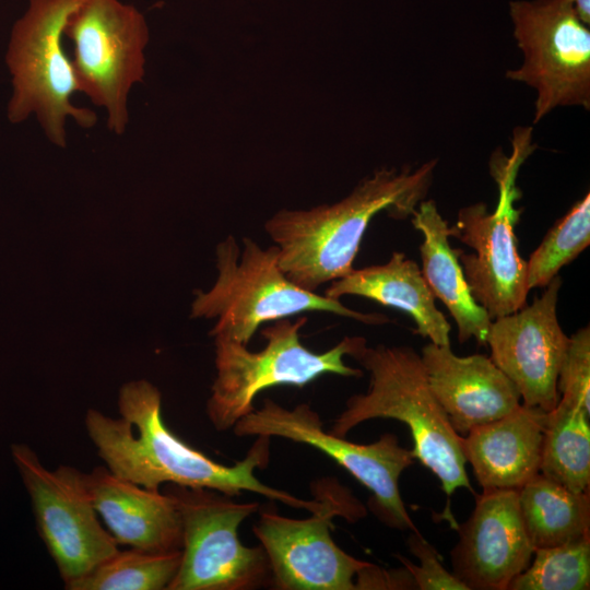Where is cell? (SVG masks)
Listing matches in <instances>:
<instances>
[{"mask_svg": "<svg viewBox=\"0 0 590 590\" xmlns=\"http://www.w3.org/2000/svg\"><path fill=\"white\" fill-rule=\"evenodd\" d=\"M518 504L534 550L590 534L589 492H571L538 473L518 489Z\"/></svg>", "mask_w": 590, "mask_h": 590, "instance_id": "21", "label": "cell"}, {"mask_svg": "<svg viewBox=\"0 0 590 590\" xmlns=\"http://www.w3.org/2000/svg\"><path fill=\"white\" fill-rule=\"evenodd\" d=\"M119 417L87 410L84 425L98 457L116 476L151 491L170 484L206 488L227 496L248 491L292 508L317 511L322 499H302L262 483L256 469L269 463L270 437L258 436L246 457L225 465L186 444L165 424L162 394L150 381L125 384L118 393Z\"/></svg>", "mask_w": 590, "mask_h": 590, "instance_id": "1", "label": "cell"}, {"mask_svg": "<svg viewBox=\"0 0 590 590\" xmlns=\"http://www.w3.org/2000/svg\"><path fill=\"white\" fill-rule=\"evenodd\" d=\"M534 150L532 130L517 127L512 134V152L508 157L499 149L491 160L499 200L494 211L483 202L460 209L457 222L450 226L456 237L473 252L459 249L458 259L473 298L493 320L521 309L529 293L527 261L518 251L514 223L517 199L516 176L521 164Z\"/></svg>", "mask_w": 590, "mask_h": 590, "instance_id": "7", "label": "cell"}, {"mask_svg": "<svg viewBox=\"0 0 590 590\" xmlns=\"http://www.w3.org/2000/svg\"><path fill=\"white\" fill-rule=\"evenodd\" d=\"M233 433L237 437H281L320 450L373 493L369 508L385 524L418 531L398 485L401 473L415 458L412 450L400 446L396 435L388 433L373 444H355L327 432L309 404L287 409L268 398L260 409L255 408L241 417L233 426Z\"/></svg>", "mask_w": 590, "mask_h": 590, "instance_id": "12", "label": "cell"}, {"mask_svg": "<svg viewBox=\"0 0 590 590\" xmlns=\"http://www.w3.org/2000/svg\"><path fill=\"white\" fill-rule=\"evenodd\" d=\"M11 456L30 496L38 535L64 586L119 550L93 506L84 472L64 464L48 470L25 444H12Z\"/></svg>", "mask_w": 590, "mask_h": 590, "instance_id": "13", "label": "cell"}, {"mask_svg": "<svg viewBox=\"0 0 590 590\" xmlns=\"http://www.w3.org/2000/svg\"><path fill=\"white\" fill-rule=\"evenodd\" d=\"M181 551L152 553L117 551L68 590H167L180 564Z\"/></svg>", "mask_w": 590, "mask_h": 590, "instance_id": "23", "label": "cell"}, {"mask_svg": "<svg viewBox=\"0 0 590 590\" xmlns=\"http://www.w3.org/2000/svg\"><path fill=\"white\" fill-rule=\"evenodd\" d=\"M540 473L571 492H589L590 412L558 400L548 412Z\"/></svg>", "mask_w": 590, "mask_h": 590, "instance_id": "22", "label": "cell"}, {"mask_svg": "<svg viewBox=\"0 0 590 590\" xmlns=\"http://www.w3.org/2000/svg\"><path fill=\"white\" fill-rule=\"evenodd\" d=\"M321 507L305 519L263 510L253 533L270 565V582L280 590H355L354 578L371 563L340 548L331 536L332 519L364 518L366 507L335 479L314 482Z\"/></svg>", "mask_w": 590, "mask_h": 590, "instance_id": "9", "label": "cell"}, {"mask_svg": "<svg viewBox=\"0 0 590 590\" xmlns=\"http://www.w3.org/2000/svg\"><path fill=\"white\" fill-rule=\"evenodd\" d=\"M457 529L452 574L469 590H507L532 560L535 550L520 515L518 491H483Z\"/></svg>", "mask_w": 590, "mask_h": 590, "instance_id": "15", "label": "cell"}, {"mask_svg": "<svg viewBox=\"0 0 590 590\" xmlns=\"http://www.w3.org/2000/svg\"><path fill=\"white\" fill-rule=\"evenodd\" d=\"M579 19L590 25V0H570Z\"/></svg>", "mask_w": 590, "mask_h": 590, "instance_id": "28", "label": "cell"}, {"mask_svg": "<svg viewBox=\"0 0 590 590\" xmlns=\"http://www.w3.org/2000/svg\"><path fill=\"white\" fill-rule=\"evenodd\" d=\"M533 562L507 590H588L590 588V534L534 551Z\"/></svg>", "mask_w": 590, "mask_h": 590, "instance_id": "25", "label": "cell"}, {"mask_svg": "<svg viewBox=\"0 0 590 590\" xmlns=\"http://www.w3.org/2000/svg\"><path fill=\"white\" fill-rule=\"evenodd\" d=\"M307 320L302 316L273 321L261 331L266 345L258 352L225 335H213L215 378L206 401V415L216 430L233 428L252 412L255 398L267 388H302L327 374L363 376L361 369L347 366L343 357H352L367 344L366 339L345 337L328 351L315 353L300 342L299 332Z\"/></svg>", "mask_w": 590, "mask_h": 590, "instance_id": "5", "label": "cell"}, {"mask_svg": "<svg viewBox=\"0 0 590 590\" xmlns=\"http://www.w3.org/2000/svg\"><path fill=\"white\" fill-rule=\"evenodd\" d=\"M352 357L369 373V386L365 393L346 400L329 432L345 437L369 420L400 421L413 438V457L438 477L448 497L460 487L475 494L465 470L461 436L433 394L421 355L405 345L365 344Z\"/></svg>", "mask_w": 590, "mask_h": 590, "instance_id": "3", "label": "cell"}, {"mask_svg": "<svg viewBox=\"0 0 590 590\" xmlns=\"http://www.w3.org/2000/svg\"><path fill=\"white\" fill-rule=\"evenodd\" d=\"M436 165L433 160L415 169L381 168L335 203L274 213L264 229L283 272L310 292L350 273L374 216L381 211L394 219L411 216L427 194Z\"/></svg>", "mask_w": 590, "mask_h": 590, "instance_id": "2", "label": "cell"}, {"mask_svg": "<svg viewBox=\"0 0 590 590\" xmlns=\"http://www.w3.org/2000/svg\"><path fill=\"white\" fill-rule=\"evenodd\" d=\"M590 244V196L586 193L550 228L527 261L529 290L545 287Z\"/></svg>", "mask_w": 590, "mask_h": 590, "instance_id": "24", "label": "cell"}, {"mask_svg": "<svg viewBox=\"0 0 590 590\" xmlns=\"http://www.w3.org/2000/svg\"><path fill=\"white\" fill-rule=\"evenodd\" d=\"M215 263V283L206 292L198 291L191 307L192 317L216 319L211 335H225L248 345L263 323L310 311L368 324L389 321L384 315L364 314L340 299L299 287L281 269L274 245L264 248L245 237L240 246L228 235L216 246Z\"/></svg>", "mask_w": 590, "mask_h": 590, "instance_id": "4", "label": "cell"}, {"mask_svg": "<svg viewBox=\"0 0 590 590\" xmlns=\"http://www.w3.org/2000/svg\"><path fill=\"white\" fill-rule=\"evenodd\" d=\"M63 36L73 44L70 60L79 92L106 110L111 132L123 134L130 91L145 75L150 34L144 15L120 0H82L69 14Z\"/></svg>", "mask_w": 590, "mask_h": 590, "instance_id": "8", "label": "cell"}, {"mask_svg": "<svg viewBox=\"0 0 590 590\" xmlns=\"http://www.w3.org/2000/svg\"><path fill=\"white\" fill-rule=\"evenodd\" d=\"M509 14L523 61L506 78L535 90L533 123L558 106L589 110L590 30L571 1H512Z\"/></svg>", "mask_w": 590, "mask_h": 590, "instance_id": "11", "label": "cell"}, {"mask_svg": "<svg viewBox=\"0 0 590 590\" xmlns=\"http://www.w3.org/2000/svg\"><path fill=\"white\" fill-rule=\"evenodd\" d=\"M421 357L430 390L460 436L521 404L514 382L486 355L458 356L450 345L429 342Z\"/></svg>", "mask_w": 590, "mask_h": 590, "instance_id": "16", "label": "cell"}, {"mask_svg": "<svg viewBox=\"0 0 590 590\" xmlns=\"http://www.w3.org/2000/svg\"><path fill=\"white\" fill-rule=\"evenodd\" d=\"M548 412L520 404L461 436L465 461L483 491L520 489L540 473Z\"/></svg>", "mask_w": 590, "mask_h": 590, "instance_id": "18", "label": "cell"}, {"mask_svg": "<svg viewBox=\"0 0 590 590\" xmlns=\"http://www.w3.org/2000/svg\"><path fill=\"white\" fill-rule=\"evenodd\" d=\"M562 279L516 312L492 320L486 344L491 359L514 382L523 404L552 411L558 400L557 377L569 343L557 319Z\"/></svg>", "mask_w": 590, "mask_h": 590, "instance_id": "14", "label": "cell"}, {"mask_svg": "<svg viewBox=\"0 0 590 590\" xmlns=\"http://www.w3.org/2000/svg\"><path fill=\"white\" fill-rule=\"evenodd\" d=\"M412 224L423 234L420 246L422 274L433 293L456 321L461 343L474 338L486 344L492 319L473 298L461 264L459 249L450 246V226L433 200H423L413 212Z\"/></svg>", "mask_w": 590, "mask_h": 590, "instance_id": "20", "label": "cell"}, {"mask_svg": "<svg viewBox=\"0 0 590 590\" xmlns=\"http://www.w3.org/2000/svg\"><path fill=\"white\" fill-rule=\"evenodd\" d=\"M84 476L93 506L118 545L152 553L181 551V517L172 494L120 479L105 465Z\"/></svg>", "mask_w": 590, "mask_h": 590, "instance_id": "17", "label": "cell"}, {"mask_svg": "<svg viewBox=\"0 0 590 590\" xmlns=\"http://www.w3.org/2000/svg\"><path fill=\"white\" fill-rule=\"evenodd\" d=\"M323 295L340 299L354 295L373 299L384 306L398 308L416 324V333L437 345H450V324L436 307L417 263L401 251L392 252L384 264L353 269L330 283Z\"/></svg>", "mask_w": 590, "mask_h": 590, "instance_id": "19", "label": "cell"}, {"mask_svg": "<svg viewBox=\"0 0 590 590\" xmlns=\"http://www.w3.org/2000/svg\"><path fill=\"white\" fill-rule=\"evenodd\" d=\"M410 552L420 560L415 565L402 555H396L412 575L420 590H469L452 573L444 568L437 551L421 535L411 531L408 538Z\"/></svg>", "mask_w": 590, "mask_h": 590, "instance_id": "27", "label": "cell"}, {"mask_svg": "<svg viewBox=\"0 0 590 590\" xmlns=\"http://www.w3.org/2000/svg\"><path fill=\"white\" fill-rule=\"evenodd\" d=\"M82 0H28L12 28L5 62L12 76L8 118L13 123L35 115L46 138L66 148L70 117L84 129L97 121L94 110L71 103L79 92L70 58L62 48L69 14Z\"/></svg>", "mask_w": 590, "mask_h": 590, "instance_id": "6", "label": "cell"}, {"mask_svg": "<svg viewBox=\"0 0 590 590\" xmlns=\"http://www.w3.org/2000/svg\"><path fill=\"white\" fill-rule=\"evenodd\" d=\"M557 391L559 400L590 412V329L588 326L569 338L558 371Z\"/></svg>", "mask_w": 590, "mask_h": 590, "instance_id": "26", "label": "cell"}, {"mask_svg": "<svg viewBox=\"0 0 590 590\" xmlns=\"http://www.w3.org/2000/svg\"><path fill=\"white\" fill-rule=\"evenodd\" d=\"M182 526L179 568L167 590H249L268 583V556L238 538L240 523L259 504L237 503L206 488L170 485Z\"/></svg>", "mask_w": 590, "mask_h": 590, "instance_id": "10", "label": "cell"}]
</instances>
